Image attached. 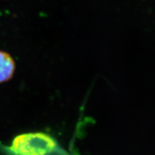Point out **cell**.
I'll return each instance as SVG.
<instances>
[{"mask_svg": "<svg viewBox=\"0 0 155 155\" xmlns=\"http://www.w3.org/2000/svg\"><path fill=\"white\" fill-rule=\"evenodd\" d=\"M58 147L56 140L51 135L35 132L16 136L11 145L3 149L9 155H50Z\"/></svg>", "mask_w": 155, "mask_h": 155, "instance_id": "6da1fadb", "label": "cell"}, {"mask_svg": "<svg viewBox=\"0 0 155 155\" xmlns=\"http://www.w3.org/2000/svg\"><path fill=\"white\" fill-rule=\"evenodd\" d=\"M15 61L8 53L0 51V83L7 81L15 72Z\"/></svg>", "mask_w": 155, "mask_h": 155, "instance_id": "7a4b0ae2", "label": "cell"}]
</instances>
